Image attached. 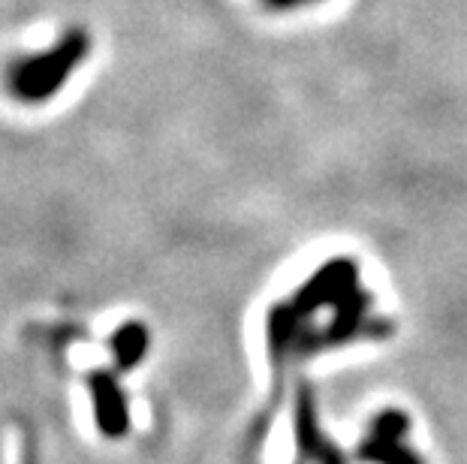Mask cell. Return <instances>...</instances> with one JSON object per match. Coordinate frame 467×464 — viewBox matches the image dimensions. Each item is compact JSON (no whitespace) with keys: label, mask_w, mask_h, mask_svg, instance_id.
I'll list each match as a JSON object with an SVG mask.
<instances>
[{"label":"cell","mask_w":467,"mask_h":464,"mask_svg":"<svg viewBox=\"0 0 467 464\" xmlns=\"http://www.w3.org/2000/svg\"><path fill=\"white\" fill-rule=\"evenodd\" d=\"M85 48H88V36L82 31H73L48 55L22 64L13 73L16 94L25 97V100H43V97L55 94L64 85V78L73 73V67L85 57Z\"/></svg>","instance_id":"1"}]
</instances>
